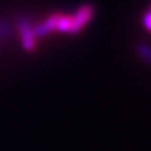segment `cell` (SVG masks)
I'll use <instances>...</instances> for the list:
<instances>
[{"mask_svg": "<svg viewBox=\"0 0 151 151\" xmlns=\"http://www.w3.org/2000/svg\"><path fill=\"white\" fill-rule=\"evenodd\" d=\"M149 12H151V4H150V8H149Z\"/></svg>", "mask_w": 151, "mask_h": 151, "instance_id": "52a82bcc", "label": "cell"}, {"mask_svg": "<svg viewBox=\"0 0 151 151\" xmlns=\"http://www.w3.org/2000/svg\"><path fill=\"white\" fill-rule=\"evenodd\" d=\"M70 28H72V19L68 14H60L57 19L55 30L60 33H70Z\"/></svg>", "mask_w": 151, "mask_h": 151, "instance_id": "277c9868", "label": "cell"}, {"mask_svg": "<svg viewBox=\"0 0 151 151\" xmlns=\"http://www.w3.org/2000/svg\"><path fill=\"white\" fill-rule=\"evenodd\" d=\"M18 30L20 34V39H22V45L27 52H32L34 50L35 47V35L33 32V27L30 25V23L27 19L22 18L18 22Z\"/></svg>", "mask_w": 151, "mask_h": 151, "instance_id": "7a4b0ae2", "label": "cell"}, {"mask_svg": "<svg viewBox=\"0 0 151 151\" xmlns=\"http://www.w3.org/2000/svg\"><path fill=\"white\" fill-rule=\"evenodd\" d=\"M142 22H144V25H145L146 29L149 32H151V12H147L145 14L144 18H142Z\"/></svg>", "mask_w": 151, "mask_h": 151, "instance_id": "8992f818", "label": "cell"}, {"mask_svg": "<svg viewBox=\"0 0 151 151\" xmlns=\"http://www.w3.org/2000/svg\"><path fill=\"white\" fill-rule=\"evenodd\" d=\"M58 15H59V13H54V14H52V15H49L48 18H47L43 23L33 27L34 35L35 37H45V35H48L49 33L55 30V24H57Z\"/></svg>", "mask_w": 151, "mask_h": 151, "instance_id": "3957f363", "label": "cell"}, {"mask_svg": "<svg viewBox=\"0 0 151 151\" xmlns=\"http://www.w3.org/2000/svg\"><path fill=\"white\" fill-rule=\"evenodd\" d=\"M139 52H140V54L142 55L146 60H149V62H151V50L147 48V47H145V45L139 47Z\"/></svg>", "mask_w": 151, "mask_h": 151, "instance_id": "5b68a950", "label": "cell"}, {"mask_svg": "<svg viewBox=\"0 0 151 151\" xmlns=\"http://www.w3.org/2000/svg\"><path fill=\"white\" fill-rule=\"evenodd\" d=\"M93 13H94V8L91 4H84L73 15H70V19H72L70 34H77V33L81 32L92 19Z\"/></svg>", "mask_w": 151, "mask_h": 151, "instance_id": "6da1fadb", "label": "cell"}]
</instances>
